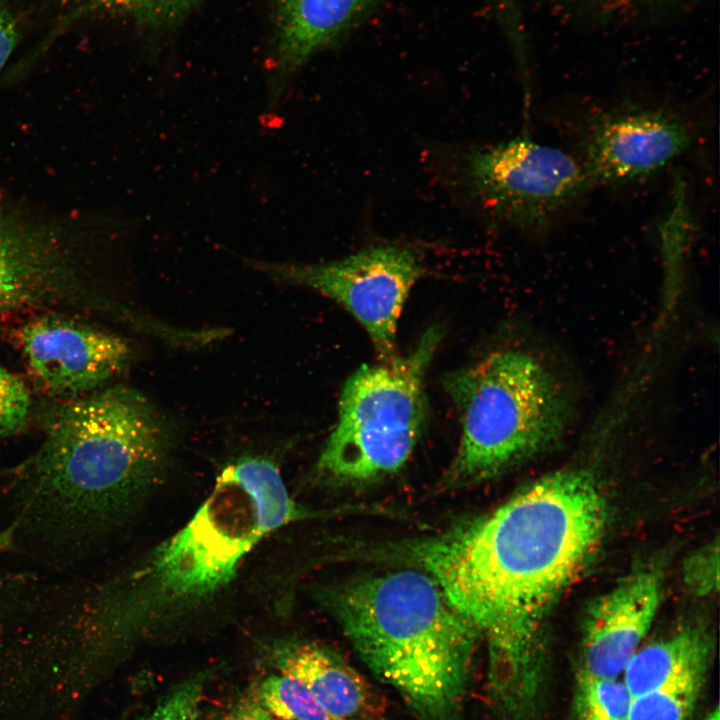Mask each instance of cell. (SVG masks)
Listing matches in <instances>:
<instances>
[{
    "mask_svg": "<svg viewBox=\"0 0 720 720\" xmlns=\"http://www.w3.org/2000/svg\"><path fill=\"white\" fill-rule=\"evenodd\" d=\"M606 524L594 477L568 468L406 548L486 644L490 689L512 720L536 692L546 617L591 560Z\"/></svg>",
    "mask_w": 720,
    "mask_h": 720,
    "instance_id": "cell-1",
    "label": "cell"
},
{
    "mask_svg": "<svg viewBox=\"0 0 720 720\" xmlns=\"http://www.w3.org/2000/svg\"><path fill=\"white\" fill-rule=\"evenodd\" d=\"M171 440L165 418L132 388L65 404L18 470L16 526L56 546L87 545L132 506L162 468Z\"/></svg>",
    "mask_w": 720,
    "mask_h": 720,
    "instance_id": "cell-2",
    "label": "cell"
},
{
    "mask_svg": "<svg viewBox=\"0 0 720 720\" xmlns=\"http://www.w3.org/2000/svg\"><path fill=\"white\" fill-rule=\"evenodd\" d=\"M323 600L360 659L420 720H458L480 637L430 575L361 576Z\"/></svg>",
    "mask_w": 720,
    "mask_h": 720,
    "instance_id": "cell-3",
    "label": "cell"
},
{
    "mask_svg": "<svg viewBox=\"0 0 720 720\" xmlns=\"http://www.w3.org/2000/svg\"><path fill=\"white\" fill-rule=\"evenodd\" d=\"M307 516L272 460H236L218 475L193 517L138 571L131 610L144 621L208 599L231 582L264 536Z\"/></svg>",
    "mask_w": 720,
    "mask_h": 720,
    "instance_id": "cell-4",
    "label": "cell"
},
{
    "mask_svg": "<svg viewBox=\"0 0 720 720\" xmlns=\"http://www.w3.org/2000/svg\"><path fill=\"white\" fill-rule=\"evenodd\" d=\"M461 440L448 480L465 485L493 478L549 448L564 436L570 405L562 386L533 355L491 353L447 377Z\"/></svg>",
    "mask_w": 720,
    "mask_h": 720,
    "instance_id": "cell-5",
    "label": "cell"
},
{
    "mask_svg": "<svg viewBox=\"0 0 720 720\" xmlns=\"http://www.w3.org/2000/svg\"><path fill=\"white\" fill-rule=\"evenodd\" d=\"M441 336L430 328L407 356L362 366L346 381L316 463L320 480L362 484L402 468L424 427V375Z\"/></svg>",
    "mask_w": 720,
    "mask_h": 720,
    "instance_id": "cell-6",
    "label": "cell"
},
{
    "mask_svg": "<svg viewBox=\"0 0 720 720\" xmlns=\"http://www.w3.org/2000/svg\"><path fill=\"white\" fill-rule=\"evenodd\" d=\"M459 176L479 207L518 228L549 224L591 183L581 162L529 135L471 149Z\"/></svg>",
    "mask_w": 720,
    "mask_h": 720,
    "instance_id": "cell-7",
    "label": "cell"
},
{
    "mask_svg": "<svg viewBox=\"0 0 720 720\" xmlns=\"http://www.w3.org/2000/svg\"><path fill=\"white\" fill-rule=\"evenodd\" d=\"M246 263L275 280L311 288L341 304L366 329L384 361L395 357L403 305L424 271L414 249L396 244L370 246L325 263Z\"/></svg>",
    "mask_w": 720,
    "mask_h": 720,
    "instance_id": "cell-8",
    "label": "cell"
},
{
    "mask_svg": "<svg viewBox=\"0 0 720 720\" xmlns=\"http://www.w3.org/2000/svg\"><path fill=\"white\" fill-rule=\"evenodd\" d=\"M19 344L35 380L64 395L98 388L119 374L131 356L123 338L57 316L26 323Z\"/></svg>",
    "mask_w": 720,
    "mask_h": 720,
    "instance_id": "cell-9",
    "label": "cell"
},
{
    "mask_svg": "<svg viewBox=\"0 0 720 720\" xmlns=\"http://www.w3.org/2000/svg\"><path fill=\"white\" fill-rule=\"evenodd\" d=\"M689 143L687 126L670 113L618 112L591 129L582 164L591 182L624 184L657 172L684 152Z\"/></svg>",
    "mask_w": 720,
    "mask_h": 720,
    "instance_id": "cell-10",
    "label": "cell"
},
{
    "mask_svg": "<svg viewBox=\"0 0 720 720\" xmlns=\"http://www.w3.org/2000/svg\"><path fill=\"white\" fill-rule=\"evenodd\" d=\"M662 582L642 568L596 598L585 614L579 676L613 679L624 673L655 618Z\"/></svg>",
    "mask_w": 720,
    "mask_h": 720,
    "instance_id": "cell-11",
    "label": "cell"
},
{
    "mask_svg": "<svg viewBox=\"0 0 720 720\" xmlns=\"http://www.w3.org/2000/svg\"><path fill=\"white\" fill-rule=\"evenodd\" d=\"M378 0H270L274 31L266 112L281 105L290 78L368 16Z\"/></svg>",
    "mask_w": 720,
    "mask_h": 720,
    "instance_id": "cell-12",
    "label": "cell"
},
{
    "mask_svg": "<svg viewBox=\"0 0 720 720\" xmlns=\"http://www.w3.org/2000/svg\"><path fill=\"white\" fill-rule=\"evenodd\" d=\"M67 258L55 231L0 215V312L49 296L71 272Z\"/></svg>",
    "mask_w": 720,
    "mask_h": 720,
    "instance_id": "cell-13",
    "label": "cell"
},
{
    "mask_svg": "<svg viewBox=\"0 0 720 720\" xmlns=\"http://www.w3.org/2000/svg\"><path fill=\"white\" fill-rule=\"evenodd\" d=\"M276 671L301 681L335 720H372L377 706L363 676L333 650L308 641L273 646Z\"/></svg>",
    "mask_w": 720,
    "mask_h": 720,
    "instance_id": "cell-14",
    "label": "cell"
},
{
    "mask_svg": "<svg viewBox=\"0 0 720 720\" xmlns=\"http://www.w3.org/2000/svg\"><path fill=\"white\" fill-rule=\"evenodd\" d=\"M714 640L704 625L687 624L634 654L624 671L632 697L665 688L702 686Z\"/></svg>",
    "mask_w": 720,
    "mask_h": 720,
    "instance_id": "cell-15",
    "label": "cell"
},
{
    "mask_svg": "<svg viewBox=\"0 0 720 720\" xmlns=\"http://www.w3.org/2000/svg\"><path fill=\"white\" fill-rule=\"evenodd\" d=\"M200 0H68L67 10L51 32L56 35L91 16L126 18L153 30L176 27L190 15Z\"/></svg>",
    "mask_w": 720,
    "mask_h": 720,
    "instance_id": "cell-16",
    "label": "cell"
},
{
    "mask_svg": "<svg viewBox=\"0 0 720 720\" xmlns=\"http://www.w3.org/2000/svg\"><path fill=\"white\" fill-rule=\"evenodd\" d=\"M671 210L661 224L660 240L664 264L665 305L672 307L683 282L685 258L691 236L692 218L684 184L676 183Z\"/></svg>",
    "mask_w": 720,
    "mask_h": 720,
    "instance_id": "cell-17",
    "label": "cell"
},
{
    "mask_svg": "<svg viewBox=\"0 0 720 720\" xmlns=\"http://www.w3.org/2000/svg\"><path fill=\"white\" fill-rule=\"evenodd\" d=\"M255 698L278 719L335 720L301 681L278 671L259 682Z\"/></svg>",
    "mask_w": 720,
    "mask_h": 720,
    "instance_id": "cell-18",
    "label": "cell"
},
{
    "mask_svg": "<svg viewBox=\"0 0 720 720\" xmlns=\"http://www.w3.org/2000/svg\"><path fill=\"white\" fill-rule=\"evenodd\" d=\"M632 695L624 681L578 676L579 720H626Z\"/></svg>",
    "mask_w": 720,
    "mask_h": 720,
    "instance_id": "cell-19",
    "label": "cell"
},
{
    "mask_svg": "<svg viewBox=\"0 0 720 720\" xmlns=\"http://www.w3.org/2000/svg\"><path fill=\"white\" fill-rule=\"evenodd\" d=\"M701 687L658 689L633 697L626 720H688Z\"/></svg>",
    "mask_w": 720,
    "mask_h": 720,
    "instance_id": "cell-20",
    "label": "cell"
},
{
    "mask_svg": "<svg viewBox=\"0 0 720 720\" xmlns=\"http://www.w3.org/2000/svg\"><path fill=\"white\" fill-rule=\"evenodd\" d=\"M207 679L199 672L181 681L143 720H199Z\"/></svg>",
    "mask_w": 720,
    "mask_h": 720,
    "instance_id": "cell-21",
    "label": "cell"
},
{
    "mask_svg": "<svg viewBox=\"0 0 720 720\" xmlns=\"http://www.w3.org/2000/svg\"><path fill=\"white\" fill-rule=\"evenodd\" d=\"M29 410L30 396L25 384L0 363V439L22 428Z\"/></svg>",
    "mask_w": 720,
    "mask_h": 720,
    "instance_id": "cell-22",
    "label": "cell"
},
{
    "mask_svg": "<svg viewBox=\"0 0 720 720\" xmlns=\"http://www.w3.org/2000/svg\"><path fill=\"white\" fill-rule=\"evenodd\" d=\"M718 544H707L692 554L684 566V578L687 585L699 595H707L717 590Z\"/></svg>",
    "mask_w": 720,
    "mask_h": 720,
    "instance_id": "cell-23",
    "label": "cell"
},
{
    "mask_svg": "<svg viewBox=\"0 0 720 720\" xmlns=\"http://www.w3.org/2000/svg\"><path fill=\"white\" fill-rule=\"evenodd\" d=\"M20 39L18 19L5 0H0V72Z\"/></svg>",
    "mask_w": 720,
    "mask_h": 720,
    "instance_id": "cell-24",
    "label": "cell"
},
{
    "mask_svg": "<svg viewBox=\"0 0 720 720\" xmlns=\"http://www.w3.org/2000/svg\"><path fill=\"white\" fill-rule=\"evenodd\" d=\"M225 720H278L256 698L238 701L227 713Z\"/></svg>",
    "mask_w": 720,
    "mask_h": 720,
    "instance_id": "cell-25",
    "label": "cell"
},
{
    "mask_svg": "<svg viewBox=\"0 0 720 720\" xmlns=\"http://www.w3.org/2000/svg\"><path fill=\"white\" fill-rule=\"evenodd\" d=\"M704 720H719L718 707H716L715 710L710 713Z\"/></svg>",
    "mask_w": 720,
    "mask_h": 720,
    "instance_id": "cell-26",
    "label": "cell"
},
{
    "mask_svg": "<svg viewBox=\"0 0 720 720\" xmlns=\"http://www.w3.org/2000/svg\"><path fill=\"white\" fill-rule=\"evenodd\" d=\"M503 1L505 2V4H507L506 8L511 9V7H510V5H512L511 0H503ZM512 8H513V5H512Z\"/></svg>",
    "mask_w": 720,
    "mask_h": 720,
    "instance_id": "cell-27",
    "label": "cell"
}]
</instances>
